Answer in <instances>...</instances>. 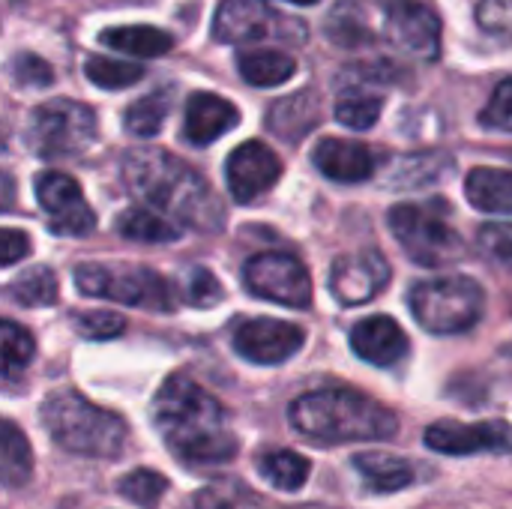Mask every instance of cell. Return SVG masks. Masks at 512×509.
Masks as SVG:
<instances>
[{"label": "cell", "mask_w": 512, "mask_h": 509, "mask_svg": "<svg viewBox=\"0 0 512 509\" xmlns=\"http://www.w3.org/2000/svg\"><path fill=\"white\" fill-rule=\"evenodd\" d=\"M153 423L174 456L195 465L231 462L240 450L225 408L192 378H168L153 399Z\"/></svg>", "instance_id": "1"}, {"label": "cell", "mask_w": 512, "mask_h": 509, "mask_svg": "<svg viewBox=\"0 0 512 509\" xmlns=\"http://www.w3.org/2000/svg\"><path fill=\"white\" fill-rule=\"evenodd\" d=\"M123 183L135 198L162 210L180 228L216 231L222 225V207L207 180L165 150H129L123 159Z\"/></svg>", "instance_id": "2"}, {"label": "cell", "mask_w": 512, "mask_h": 509, "mask_svg": "<svg viewBox=\"0 0 512 509\" xmlns=\"http://www.w3.org/2000/svg\"><path fill=\"white\" fill-rule=\"evenodd\" d=\"M291 426L312 444L387 441L399 432V417L357 390H315L300 396L291 411Z\"/></svg>", "instance_id": "3"}, {"label": "cell", "mask_w": 512, "mask_h": 509, "mask_svg": "<svg viewBox=\"0 0 512 509\" xmlns=\"http://www.w3.org/2000/svg\"><path fill=\"white\" fill-rule=\"evenodd\" d=\"M42 423L57 447L87 459H117L126 450L129 426L123 417L87 402L75 390H57L42 408Z\"/></svg>", "instance_id": "4"}, {"label": "cell", "mask_w": 512, "mask_h": 509, "mask_svg": "<svg viewBox=\"0 0 512 509\" xmlns=\"http://www.w3.org/2000/svg\"><path fill=\"white\" fill-rule=\"evenodd\" d=\"M408 306L417 324L438 336L468 333L486 306V294L480 282L468 276H441L417 282L408 294Z\"/></svg>", "instance_id": "5"}, {"label": "cell", "mask_w": 512, "mask_h": 509, "mask_svg": "<svg viewBox=\"0 0 512 509\" xmlns=\"http://www.w3.org/2000/svg\"><path fill=\"white\" fill-rule=\"evenodd\" d=\"M75 285L87 297H102L135 309H150V312L177 309L174 285L153 267H141V264H81L75 270Z\"/></svg>", "instance_id": "6"}, {"label": "cell", "mask_w": 512, "mask_h": 509, "mask_svg": "<svg viewBox=\"0 0 512 509\" xmlns=\"http://www.w3.org/2000/svg\"><path fill=\"white\" fill-rule=\"evenodd\" d=\"M96 138V114L75 99H51L30 114L27 144L45 159H69L84 153Z\"/></svg>", "instance_id": "7"}, {"label": "cell", "mask_w": 512, "mask_h": 509, "mask_svg": "<svg viewBox=\"0 0 512 509\" xmlns=\"http://www.w3.org/2000/svg\"><path fill=\"white\" fill-rule=\"evenodd\" d=\"M390 231L402 243L405 255L420 267H450L465 255V240L441 216H435L420 204L393 207Z\"/></svg>", "instance_id": "8"}, {"label": "cell", "mask_w": 512, "mask_h": 509, "mask_svg": "<svg viewBox=\"0 0 512 509\" xmlns=\"http://www.w3.org/2000/svg\"><path fill=\"white\" fill-rule=\"evenodd\" d=\"M303 24L285 21L264 0H222L213 18V36L228 45H249L261 39H288L303 42Z\"/></svg>", "instance_id": "9"}, {"label": "cell", "mask_w": 512, "mask_h": 509, "mask_svg": "<svg viewBox=\"0 0 512 509\" xmlns=\"http://www.w3.org/2000/svg\"><path fill=\"white\" fill-rule=\"evenodd\" d=\"M243 279L255 297H264L291 309H306L312 303V279L294 255H285V252L255 255L246 264Z\"/></svg>", "instance_id": "10"}, {"label": "cell", "mask_w": 512, "mask_h": 509, "mask_svg": "<svg viewBox=\"0 0 512 509\" xmlns=\"http://www.w3.org/2000/svg\"><path fill=\"white\" fill-rule=\"evenodd\" d=\"M36 198L48 216V228L63 237H84L96 228V213L87 204L78 180L60 171H42L36 177Z\"/></svg>", "instance_id": "11"}, {"label": "cell", "mask_w": 512, "mask_h": 509, "mask_svg": "<svg viewBox=\"0 0 512 509\" xmlns=\"http://www.w3.org/2000/svg\"><path fill=\"white\" fill-rule=\"evenodd\" d=\"M387 36L420 60H435L441 51V21L432 6L420 0H393L384 15Z\"/></svg>", "instance_id": "12"}, {"label": "cell", "mask_w": 512, "mask_h": 509, "mask_svg": "<svg viewBox=\"0 0 512 509\" xmlns=\"http://www.w3.org/2000/svg\"><path fill=\"white\" fill-rule=\"evenodd\" d=\"M390 282V264L378 249H363L354 255H342L330 270V291L342 306H360L381 294Z\"/></svg>", "instance_id": "13"}, {"label": "cell", "mask_w": 512, "mask_h": 509, "mask_svg": "<svg viewBox=\"0 0 512 509\" xmlns=\"http://www.w3.org/2000/svg\"><path fill=\"white\" fill-rule=\"evenodd\" d=\"M426 447L444 456H474V453H512V426L492 423H435L426 432Z\"/></svg>", "instance_id": "14"}, {"label": "cell", "mask_w": 512, "mask_h": 509, "mask_svg": "<svg viewBox=\"0 0 512 509\" xmlns=\"http://www.w3.org/2000/svg\"><path fill=\"white\" fill-rule=\"evenodd\" d=\"M306 342V333L297 324L276 321V318H255L246 321L234 333V348L240 357L258 366H279L291 360Z\"/></svg>", "instance_id": "15"}, {"label": "cell", "mask_w": 512, "mask_h": 509, "mask_svg": "<svg viewBox=\"0 0 512 509\" xmlns=\"http://www.w3.org/2000/svg\"><path fill=\"white\" fill-rule=\"evenodd\" d=\"M225 177H228V189H231L234 201L249 204V201H255L258 195H264L267 189H273L279 183L282 162L267 144L246 141L228 156Z\"/></svg>", "instance_id": "16"}, {"label": "cell", "mask_w": 512, "mask_h": 509, "mask_svg": "<svg viewBox=\"0 0 512 509\" xmlns=\"http://www.w3.org/2000/svg\"><path fill=\"white\" fill-rule=\"evenodd\" d=\"M315 168L336 183H363L375 171V156L366 144L348 138H321L312 150Z\"/></svg>", "instance_id": "17"}, {"label": "cell", "mask_w": 512, "mask_h": 509, "mask_svg": "<svg viewBox=\"0 0 512 509\" xmlns=\"http://www.w3.org/2000/svg\"><path fill=\"white\" fill-rule=\"evenodd\" d=\"M351 348L366 363L387 369V366H396L399 360L408 357V336L393 318L375 315V318L360 321L351 330Z\"/></svg>", "instance_id": "18"}, {"label": "cell", "mask_w": 512, "mask_h": 509, "mask_svg": "<svg viewBox=\"0 0 512 509\" xmlns=\"http://www.w3.org/2000/svg\"><path fill=\"white\" fill-rule=\"evenodd\" d=\"M240 123V111L234 102L216 96V93H192L186 105V120H183V135L195 147H207L216 138H222L228 129Z\"/></svg>", "instance_id": "19"}, {"label": "cell", "mask_w": 512, "mask_h": 509, "mask_svg": "<svg viewBox=\"0 0 512 509\" xmlns=\"http://www.w3.org/2000/svg\"><path fill=\"white\" fill-rule=\"evenodd\" d=\"M321 120V99L315 90H300L291 93L285 99H279L270 114H267V126L273 135H279L282 141H300L303 135H309Z\"/></svg>", "instance_id": "20"}, {"label": "cell", "mask_w": 512, "mask_h": 509, "mask_svg": "<svg viewBox=\"0 0 512 509\" xmlns=\"http://www.w3.org/2000/svg\"><path fill=\"white\" fill-rule=\"evenodd\" d=\"M465 195L483 213L512 216V171L474 168L465 180Z\"/></svg>", "instance_id": "21"}, {"label": "cell", "mask_w": 512, "mask_h": 509, "mask_svg": "<svg viewBox=\"0 0 512 509\" xmlns=\"http://www.w3.org/2000/svg\"><path fill=\"white\" fill-rule=\"evenodd\" d=\"M30 477H33L30 441L12 420H0V483L9 489H18Z\"/></svg>", "instance_id": "22"}, {"label": "cell", "mask_w": 512, "mask_h": 509, "mask_svg": "<svg viewBox=\"0 0 512 509\" xmlns=\"http://www.w3.org/2000/svg\"><path fill=\"white\" fill-rule=\"evenodd\" d=\"M102 45L132 54V57H159L165 51H171L174 39L171 33L150 27V24H132V27H108L99 33Z\"/></svg>", "instance_id": "23"}, {"label": "cell", "mask_w": 512, "mask_h": 509, "mask_svg": "<svg viewBox=\"0 0 512 509\" xmlns=\"http://www.w3.org/2000/svg\"><path fill=\"white\" fill-rule=\"evenodd\" d=\"M354 468L360 471V477L366 480V486L372 492H399L414 483V468L399 456L360 453V456H354Z\"/></svg>", "instance_id": "24"}, {"label": "cell", "mask_w": 512, "mask_h": 509, "mask_svg": "<svg viewBox=\"0 0 512 509\" xmlns=\"http://www.w3.org/2000/svg\"><path fill=\"white\" fill-rule=\"evenodd\" d=\"M237 69L255 87H276V84H285L297 72V63L282 51L255 48V51H243L237 57Z\"/></svg>", "instance_id": "25"}, {"label": "cell", "mask_w": 512, "mask_h": 509, "mask_svg": "<svg viewBox=\"0 0 512 509\" xmlns=\"http://www.w3.org/2000/svg\"><path fill=\"white\" fill-rule=\"evenodd\" d=\"M453 168V159L444 153H417V156H402L393 162L387 183L396 189H420L435 180H441Z\"/></svg>", "instance_id": "26"}, {"label": "cell", "mask_w": 512, "mask_h": 509, "mask_svg": "<svg viewBox=\"0 0 512 509\" xmlns=\"http://www.w3.org/2000/svg\"><path fill=\"white\" fill-rule=\"evenodd\" d=\"M117 231L129 240H138V243H174L183 228L174 225L171 219L147 210V207H129L117 216Z\"/></svg>", "instance_id": "27"}, {"label": "cell", "mask_w": 512, "mask_h": 509, "mask_svg": "<svg viewBox=\"0 0 512 509\" xmlns=\"http://www.w3.org/2000/svg\"><path fill=\"white\" fill-rule=\"evenodd\" d=\"M327 36L342 45V48H357V45H366L372 42V27H369V18H366V9L354 0H342L330 9L327 15V24H324Z\"/></svg>", "instance_id": "28"}, {"label": "cell", "mask_w": 512, "mask_h": 509, "mask_svg": "<svg viewBox=\"0 0 512 509\" xmlns=\"http://www.w3.org/2000/svg\"><path fill=\"white\" fill-rule=\"evenodd\" d=\"M168 111H171V90L159 87V90H153L150 96L132 102V105L126 108L123 123H126V129H129L132 135H138V138H153V135H159V129L165 126Z\"/></svg>", "instance_id": "29"}, {"label": "cell", "mask_w": 512, "mask_h": 509, "mask_svg": "<svg viewBox=\"0 0 512 509\" xmlns=\"http://www.w3.org/2000/svg\"><path fill=\"white\" fill-rule=\"evenodd\" d=\"M261 474L267 483H273L282 492H300L312 474L309 459H303L300 453L291 450H273L261 459Z\"/></svg>", "instance_id": "30"}, {"label": "cell", "mask_w": 512, "mask_h": 509, "mask_svg": "<svg viewBox=\"0 0 512 509\" xmlns=\"http://www.w3.org/2000/svg\"><path fill=\"white\" fill-rule=\"evenodd\" d=\"M384 108V96L366 87H348L336 102V120L348 129H369L378 123Z\"/></svg>", "instance_id": "31"}, {"label": "cell", "mask_w": 512, "mask_h": 509, "mask_svg": "<svg viewBox=\"0 0 512 509\" xmlns=\"http://www.w3.org/2000/svg\"><path fill=\"white\" fill-rule=\"evenodd\" d=\"M36 354V342L30 330L15 321L0 318V375H18L30 366Z\"/></svg>", "instance_id": "32"}, {"label": "cell", "mask_w": 512, "mask_h": 509, "mask_svg": "<svg viewBox=\"0 0 512 509\" xmlns=\"http://www.w3.org/2000/svg\"><path fill=\"white\" fill-rule=\"evenodd\" d=\"M9 297L21 306H51L57 300V276L48 267H33L9 285Z\"/></svg>", "instance_id": "33"}, {"label": "cell", "mask_w": 512, "mask_h": 509, "mask_svg": "<svg viewBox=\"0 0 512 509\" xmlns=\"http://www.w3.org/2000/svg\"><path fill=\"white\" fill-rule=\"evenodd\" d=\"M195 509H273V504L261 501L234 480H219L195 498Z\"/></svg>", "instance_id": "34"}, {"label": "cell", "mask_w": 512, "mask_h": 509, "mask_svg": "<svg viewBox=\"0 0 512 509\" xmlns=\"http://www.w3.org/2000/svg\"><path fill=\"white\" fill-rule=\"evenodd\" d=\"M84 75L102 90H120V87H129V84L141 81L144 66L126 63V60H111V57H87Z\"/></svg>", "instance_id": "35"}, {"label": "cell", "mask_w": 512, "mask_h": 509, "mask_svg": "<svg viewBox=\"0 0 512 509\" xmlns=\"http://www.w3.org/2000/svg\"><path fill=\"white\" fill-rule=\"evenodd\" d=\"M165 492H168V480L156 471H147V468H138L120 480V495L144 509L159 507Z\"/></svg>", "instance_id": "36"}, {"label": "cell", "mask_w": 512, "mask_h": 509, "mask_svg": "<svg viewBox=\"0 0 512 509\" xmlns=\"http://www.w3.org/2000/svg\"><path fill=\"white\" fill-rule=\"evenodd\" d=\"M72 327L84 339H114L126 330V321L114 312H75Z\"/></svg>", "instance_id": "37"}, {"label": "cell", "mask_w": 512, "mask_h": 509, "mask_svg": "<svg viewBox=\"0 0 512 509\" xmlns=\"http://www.w3.org/2000/svg\"><path fill=\"white\" fill-rule=\"evenodd\" d=\"M9 72L15 78V84L21 87H48L54 81V69L39 57V54H15L12 63H9Z\"/></svg>", "instance_id": "38"}, {"label": "cell", "mask_w": 512, "mask_h": 509, "mask_svg": "<svg viewBox=\"0 0 512 509\" xmlns=\"http://www.w3.org/2000/svg\"><path fill=\"white\" fill-rule=\"evenodd\" d=\"M186 300L198 309H210L222 300V285L219 279L204 270V267H192V273L186 276Z\"/></svg>", "instance_id": "39"}, {"label": "cell", "mask_w": 512, "mask_h": 509, "mask_svg": "<svg viewBox=\"0 0 512 509\" xmlns=\"http://www.w3.org/2000/svg\"><path fill=\"white\" fill-rule=\"evenodd\" d=\"M480 123L498 132H512V78L501 81L480 114Z\"/></svg>", "instance_id": "40"}, {"label": "cell", "mask_w": 512, "mask_h": 509, "mask_svg": "<svg viewBox=\"0 0 512 509\" xmlns=\"http://www.w3.org/2000/svg\"><path fill=\"white\" fill-rule=\"evenodd\" d=\"M480 249L498 264L512 267V222H492L480 228Z\"/></svg>", "instance_id": "41"}, {"label": "cell", "mask_w": 512, "mask_h": 509, "mask_svg": "<svg viewBox=\"0 0 512 509\" xmlns=\"http://www.w3.org/2000/svg\"><path fill=\"white\" fill-rule=\"evenodd\" d=\"M477 21L489 33L512 36V0H480Z\"/></svg>", "instance_id": "42"}, {"label": "cell", "mask_w": 512, "mask_h": 509, "mask_svg": "<svg viewBox=\"0 0 512 509\" xmlns=\"http://www.w3.org/2000/svg\"><path fill=\"white\" fill-rule=\"evenodd\" d=\"M30 255V237L15 228H0V267L18 264Z\"/></svg>", "instance_id": "43"}, {"label": "cell", "mask_w": 512, "mask_h": 509, "mask_svg": "<svg viewBox=\"0 0 512 509\" xmlns=\"http://www.w3.org/2000/svg\"><path fill=\"white\" fill-rule=\"evenodd\" d=\"M15 198H18V186H15V177L0 171V213L12 210L15 207Z\"/></svg>", "instance_id": "44"}, {"label": "cell", "mask_w": 512, "mask_h": 509, "mask_svg": "<svg viewBox=\"0 0 512 509\" xmlns=\"http://www.w3.org/2000/svg\"><path fill=\"white\" fill-rule=\"evenodd\" d=\"M288 3H297V6H312V3H318V0H288Z\"/></svg>", "instance_id": "45"}]
</instances>
